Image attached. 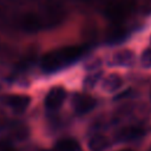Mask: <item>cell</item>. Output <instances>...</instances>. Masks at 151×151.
<instances>
[{
    "mask_svg": "<svg viewBox=\"0 0 151 151\" xmlns=\"http://www.w3.org/2000/svg\"><path fill=\"white\" fill-rule=\"evenodd\" d=\"M123 84H124V80L118 73H110L109 76H106L103 79L101 88L105 92H116V91L120 90Z\"/></svg>",
    "mask_w": 151,
    "mask_h": 151,
    "instance_id": "30bf717a",
    "label": "cell"
},
{
    "mask_svg": "<svg viewBox=\"0 0 151 151\" xmlns=\"http://www.w3.org/2000/svg\"><path fill=\"white\" fill-rule=\"evenodd\" d=\"M41 151H52V150H41Z\"/></svg>",
    "mask_w": 151,
    "mask_h": 151,
    "instance_id": "44dd1931",
    "label": "cell"
},
{
    "mask_svg": "<svg viewBox=\"0 0 151 151\" xmlns=\"http://www.w3.org/2000/svg\"><path fill=\"white\" fill-rule=\"evenodd\" d=\"M150 42H151V38H150Z\"/></svg>",
    "mask_w": 151,
    "mask_h": 151,
    "instance_id": "cb8c5ba5",
    "label": "cell"
},
{
    "mask_svg": "<svg viewBox=\"0 0 151 151\" xmlns=\"http://www.w3.org/2000/svg\"><path fill=\"white\" fill-rule=\"evenodd\" d=\"M119 151H133V150H131V149H123V150H119Z\"/></svg>",
    "mask_w": 151,
    "mask_h": 151,
    "instance_id": "ac0fdd59",
    "label": "cell"
},
{
    "mask_svg": "<svg viewBox=\"0 0 151 151\" xmlns=\"http://www.w3.org/2000/svg\"><path fill=\"white\" fill-rule=\"evenodd\" d=\"M19 26L21 29H24L26 32L34 33V32H38L39 29H41L45 25L39 14L33 13V12H27L20 17Z\"/></svg>",
    "mask_w": 151,
    "mask_h": 151,
    "instance_id": "277c9868",
    "label": "cell"
},
{
    "mask_svg": "<svg viewBox=\"0 0 151 151\" xmlns=\"http://www.w3.org/2000/svg\"><path fill=\"white\" fill-rule=\"evenodd\" d=\"M145 134V130L140 126L136 125H130V126H124L120 130L117 131L116 138L122 142H132L140 139Z\"/></svg>",
    "mask_w": 151,
    "mask_h": 151,
    "instance_id": "ba28073f",
    "label": "cell"
},
{
    "mask_svg": "<svg viewBox=\"0 0 151 151\" xmlns=\"http://www.w3.org/2000/svg\"><path fill=\"white\" fill-rule=\"evenodd\" d=\"M81 1H86V2H92V1H94V0H81Z\"/></svg>",
    "mask_w": 151,
    "mask_h": 151,
    "instance_id": "d6986e66",
    "label": "cell"
},
{
    "mask_svg": "<svg viewBox=\"0 0 151 151\" xmlns=\"http://www.w3.org/2000/svg\"><path fill=\"white\" fill-rule=\"evenodd\" d=\"M9 1H22V0H9Z\"/></svg>",
    "mask_w": 151,
    "mask_h": 151,
    "instance_id": "ffe728a7",
    "label": "cell"
},
{
    "mask_svg": "<svg viewBox=\"0 0 151 151\" xmlns=\"http://www.w3.org/2000/svg\"><path fill=\"white\" fill-rule=\"evenodd\" d=\"M136 63V55L131 50H120L112 57V64L118 66H132Z\"/></svg>",
    "mask_w": 151,
    "mask_h": 151,
    "instance_id": "9c48e42d",
    "label": "cell"
},
{
    "mask_svg": "<svg viewBox=\"0 0 151 151\" xmlns=\"http://www.w3.org/2000/svg\"><path fill=\"white\" fill-rule=\"evenodd\" d=\"M0 151H17L11 143L6 140H0Z\"/></svg>",
    "mask_w": 151,
    "mask_h": 151,
    "instance_id": "2e32d148",
    "label": "cell"
},
{
    "mask_svg": "<svg viewBox=\"0 0 151 151\" xmlns=\"http://www.w3.org/2000/svg\"><path fill=\"white\" fill-rule=\"evenodd\" d=\"M57 151H79L80 146L74 139H61L55 144Z\"/></svg>",
    "mask_w": 151,
    "mask_h": 151,
    "instance_id": "7c38bea8",
    "label": "cell"
},
{
    "mask_svg": "<svg viewBox=\"0 0 151 151\" xmlns=\"http://www.w3.org/2000/svg\"><path fill=\"white\" fill-rule=\"evenodd\" d=\"M140 64L144 67H151V48H146L143 51L140 55Z\"/></svg>",
    "mask_w": 151,
    "mask_h": 151,
    "instance_id": "9a60e30c",
    "label": "cell"
},
{
    "mask_svg": "<svg viewBox=\"0 0 151 151\" xmlns=\"http://www.w3.org/2000/svg\"><path fill=\"white\" fill-rule=\"evenodd\" d=\"M150 97H151V91H150Z\"/></svg>",
    "mask_w": 151,
    "mask_h": 151,
    "instance_id": "603a6c76",
    "label": "cell"
},
{
    "mask_svg": "<svg viewBox=\"0 0 151 151\" xmlns=\"http://www.w3.org/2000/svg\"><path fill=\"white\" fill-rule=\"evenodd\" d=\"M41 14L42 17H40L44 21V25H47L50 27L59 25L65 17V12L61 5L55 0H46L42 5Z\"/></svg>",
    "mask_w": 151,
    "mask_h": 151,
    "instance_id": "3957f363",
    "label": "cell"
},
{
    "mask_svg": "<svg viewBox=\"0 0 151 151\" xmlns=\"http://www.w3.org/2000/svg\"><path fill=\"white\" fill-rule=\"evenodd\" d=\"M2 101L15 112H24L31 104V97L27 94H7L2 97Z\"/></svg>",
    "mask_w": 151,
    "mask_h": 151,
    "instance_id": "52a82bcc",
    "label": "cell"
},
{
    "mask_svg": "<svg viewBox=\"0 0 151 151\" xmlns=\"http://www.w3.org/2000/svg\"><path fill=\"white\" fill-rule=\"evenodd\" d=\"M65 98H66L65 88L61 86H54L47 92L45 97V101H44L45 107L48 110H57L63 105Z\"/></svg>",
    "mask_w": 151,
    "mask_h": 151,
    "instance_id": "5b68a950",
    "label": "cell"
},
{
    "mask_svg": "<svg viewBox=\"0 0 151 151\" xmlns=\"http://www.w3.org/2000/svg\"><path fill=\"white\" fill-rule=\"evenodd\" d=\"M101 74H103L101 71H98V72H94V73H90V74L85 78V80H84V86L87 87V88L93 87V86L99 81Z\"/></svg>",
    "mask_w": 151,
    "mask_h": 151,
    "instance_id": "5bb4252c",
    "label": "cell"
},
{
    "mask_svg": "<svg viewBox=\"0 0 151 151\" xmlns=\"http://www.w3.org/2000/svg\"><path fill=\"white\" fill-rule=\"evenodd\" d=\"M109 145H110L109 138L100 133L93 134L87 140V147L90 149V151H104L109 147Z\"/></svg>",
    "mask_w": 151,
    "mask_h": 151,
    "instance_id": "8fae6325",
    "label": "cell"
},
{
    "mask_svg": "<svg viewBox=\"0 0 151 151\" xmlns=\"http://www.w3.org/2000/svg\"><path fill=\"white\" fill-rule=\"evenodd\" d=\"M72 105L77 113L84 114L93 110L96 106V99L86 93H76L72 98Z\"/></svg>",
    "mask_w": 151,
    "mask_h": 151,
    "instance_id": "8992f818",
    "label": "cell"
},
{
    "mask_svg": "<svg viewBox=\"0 0 151 151\" xmlns=\"http://www.w3.org/2000/svg\"><path fill=\"white\" fill-rule=\"evenodd\" d=\"M136 9L134 0H111L104 8V15L113 24H119Z\"/></svg>",
    "mask_w": 151,
    "mask_h": 151,
    "instance_id": "7a4b0ae2",
    "label": "cell"
},
{
    "mask_svg": "<svg viewBox=\"0 0 151 151\" xmlns=\"http://www.w3.org/2000/svg\"><path fill=\"white\" fill-rule=\"evenodd\" d=\"M147 151H151V146H150V147H149V150H147Z\"/></svg>",
    "mask_w": 151,
    "mask_h": 151,
    "instance_id": "7402d4cb",
    "label": "cell"
},
{
    "mask_svg": "<svg viewBox=\"0 0 151 151\" xmlns=\"http://www.w3.org/2000/svg\"><path fill=\"white\" fill-rule=\"evenodd\" d=\"M4 17H5V11H4V9L0 7V20H1Z\"/></svg>",
    "mask_w": 151,
    "mask_h": 151,
    "instance_id": "e0dca14e",
    "label": "cell"
},
{
    "mask_svg": "<svg viewBox=\"0 0 151 151\" xmlns=\"http://www.w3.org/2000/svg\"><path fill=\"white\" fill-rule=\"evenodd\" d=\"M125 29L120 26H114L110 32H109V41L111 42H117L119 40H122L125 37Z\"/></svg>",
    "mask_w": 151,
    "mask_h": 151,
    "instance_id": "4fadbf2b",
    "label": "cell"
},
{
    "mask_svg": "<svg viewBox=\"0 0 151 151\" xmlns=\"http://www.w3.org/2000/svg\"><path fill=\"white\" fill-rule=\"evenodd\" d=\"M84 52L85 47L79 45L64 46L58 50L47 52L41 58V68L45 72H54L60 67L77 60L84 54Z\"/></svg>",
    "mask_w": 151,
    "mask_h": 151,
    "instance_id": "6da1fadb",
    "label": "cell"
}]
</instances>
